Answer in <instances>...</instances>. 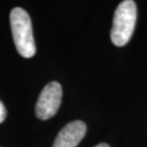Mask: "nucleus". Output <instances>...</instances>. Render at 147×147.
<instances>
[{"label": "nucleus", "mask_w": 147, "mask_h": 147, "mask_svg": "<svg viewBox=\"0 0 147 147\" xmlns=\"http://www.w3.org/2000/svg\"><path fill=\"white\" fill-rule=\"evenodd\" d=\"M137 21V6L132 0L122 1L115 11L111 40L115 45H126L134 33Z\"/></svg>", "instance_id": "2"}, {"label": "nucleus", "mask_w": 147, "mask_h": 147, "mask_svg": "<svg viewBox=\"0 0 147 147\" xmlns=\"http://www.w3.org/2000/svg\"><path fill=\"white\" fill-rule=\"evenodd\" d=\"M10 23L17 52L25 58L33 57L36 49L28 13L21 8L13 9L10 14Z\"/></svg>", "instance_id": "1"}, {"label": "nucleus", "mask_w": 147, "mask_h": 147, "mask_svg": "<svg viewBox=\"0 0 147 147\" xmlns=\"http://www.w3.org/2000/svg\"><path fill=\"white\" fill-rule=\"evenodd\" d=\"M86 124L75 120L66 124L57 134L53 147H76L86 134Z\"/></svg>", "instance_id": "4"}, {"label": "nucleus", "mask_w": 147, "mask_h": 147, "mask_svg": "<svg viewBox=\"0 0 147 147\" xmlns=\"http://www.w3.org/2000/svg\"><path fill=\"white\" fill-rule=\"evenodd\" d=\"M95 147H110V146L108 145L107 143H99V144H98Z\"/></svg>", "instance_id": "6"}, {"label": "nucleus", "mask_w": 147, "mask_h": 147, "mask_svg": "<svg viewBox=\"0 0 147 147\" xmlns=\"http://www.w3.org/2000/svg\"><path fill=\"white\" fill-rule=\"evenodd\" d=\"M62 99V87L57 81H52L41 91L36 105V115L39 119L47 120L58 111Z\"/></svg>", "instance_id": "3"}, {"label": "nucleus", "mask_w": 147, "mask_h": 147, "mask_svg": "<svg viewBox=\"0 0 147 147\" xmlns=\"http://www.w3.org/2000/svg\"><path fill=\"white\" fill-rule=\"evenodd\" d=\"M7 117V110L4 106V104L0 101V123H2Z\"/></svg>", "instance_id": "5"}]
</instances>
